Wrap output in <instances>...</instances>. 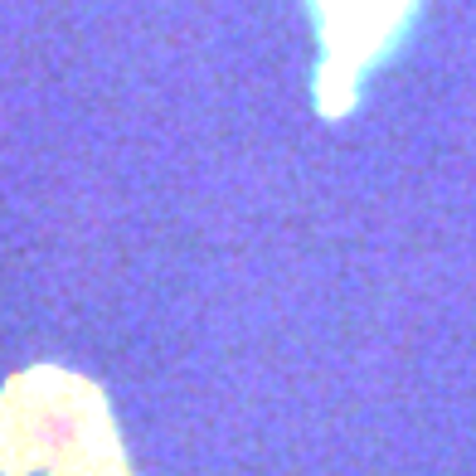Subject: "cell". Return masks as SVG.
<instances>
[{
	"label": "cell",
	"instance_id": "1",
	"mask_svg": "<svg viewBox=\"0 0 476 476\" xmlns=\"http://www.w3.org/2000/svg\"><path fill=\"white\" fill-rule=\"evenodd\" d=\"M312 15L326 44V78H336V102L345 107L365 68H375L409 34L419 0H312Z\"/></svg>",
	"mask_w": 476,
	"mask_h": 476
}]
</instances>
